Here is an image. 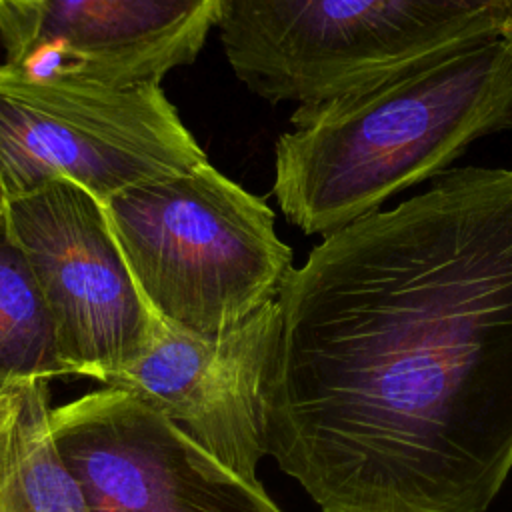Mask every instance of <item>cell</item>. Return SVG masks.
<instances>
[{"label": "cell", "instance_id": "cell-1", "mask_svg": "<svg viewBox=\"0 0 512 512\" xmlns=\"http://www.w3.org/2000/svg\"><path fill=\"white\" fill-rule=\"evenodd\" d=\"M266 448L320 512H486L512 472V168L324 236L278 294Z\"/></svg>", "mask_w": 512, "mask_h": 512}, {"label": "cell", "instance_id": "cell-2", "mask_svg": "<svg viewBox=\"0 0 512 512\" xmlns=\"http://www.w3.org/2000/svg\"><path fill=\"white\" fill-rule=\"evenodd\" d=\"M276 140L272 192L304 234L330 236L512 126V40L490 38L302 104Z\"/></svg>", "mask_w": 512, "mask_h": 512}, {"label": "cell", "instance_id": "cell-3", "mask_svg": "<svg viewBox=\"0 0 512 512\" xmlns=\"http://www.w3.org/2000/svg\"><path fill=\"white\" fill-rule=\"evenodd\" d=\"M236 78L268 102L314 104L490 38L512 0H222Z\"/></svg>", "mask_w": 512, "mask_h": 512}, {"label": "cell", "instance_id": "cell-4", "mask_svg": "<svg viewBox=\"0 0 512 512\" xmlns=\"http://www.w3.org/2000/svg\"><path fill=\"white\" fill-rule=\"evenodd\" d=\"M148 308L164 324L218 336L278 298L292 250L274 212L208 162L104 202Z\"/></svg>", "mask_w": 512, "mask_h": 512}, {"label": "cell", "instance_id": "cell-5", "mask_svg": "<svg viewBox=\"0 0 512 512\" xmlns=\"http://www.w3.org/2000/svg\"><path fill=\"white\" fill-rule=\"evenodd\" d=\"M208 162L160 86L36 78L0 64L4 200L70 180L100 202Z\"/></svg>", "mask_w": 512, "mask_h": 512}, {"label": "cell", "instance_id": "cell-6", "mask_svg": "<svg viewBox=\"0 0 512 512\" xmlns=\"http://www.w3.org/2000/svg\"><path fill=\"white\" fill-rule=\"evenodd\" d=\"M4 214L48 306L68 374L106 384L150 344L142 298L104 202L70 180L6 200Z\"/></svg>", "mask_w": 512, "mask_h": 512}, {"label": "cell", "instance_id": "cell-7", "mask_svg": "<svg viewBox=\"0 0 512 512\" xmlns=\"http://www.w3.org/2000/svg\"><path fill=\"white\" fill-rule=\"evenodd\" d=\"M50 434L90 512H282L262 484L120 388L52 408Z\"/></svg>", "mask_w": 512, "mask_h": 512}, {"label": "cell", "instance_id": "cell-8", "mask_svg": "<svg viewBox=\"0 0 512 512\" xmlns=\"http://www.w3.org/2000/svg\"><path fill=\"white\" fill-rule=\"evenodd\" d=\"M278 298L218 336L158 318L146 350L106 386L120 388L184 430L252 484L266 448V392L278 342Z\"/></svg>", "mask_w": 512, "mask_h": 512}, {"label": "cell", "instance_id": "cell-9", "mask_svg": "<svg viewBox=\"0 0 512 512\" xmlns=\"http://www.w3.org/2000/svg\"><path fill=\"white\" fill-rule=\"evenodd\" d=\"M222 0H8L4 64L36 78L160 86L200 54Z\"/></svg>", "mask_w": 512, "mask_h": 512}, {"label": "cell", "instance_id": "cell-10", "mask_svg": "<svg viewBox=\"0 0 512 512\" xmlns=\"http://www.w3.org/2000/svg\"><path fill=\"white\" fill-rule=\"evenodd\" d=\"M48 384L20 386L0 428V512H90L50 434Z\"/></svg>", "mask_w": 512, "mask_h": 512}, {"label": "cell", "instance_id": "cell-11", "mask_svg": "<svg viewBox=\"0 0 512 512\" xmlns=\"http://www.w3.org/2000/svg\"><path fill=\"white\" fill-rule=\"evenodd\" d=\"M32 268L0 212V392L66 376Z\"/></svg>", "mask_w": 512, "mask_h": 512}, {"label": "cell", "instance_id": "cell-12", "mask_svg": "<svg viewBox=\"0 0 512 512\" xmlns=\"http://www.w3.org/2000/svg\"><path fill=\"white\" fill-rule=\"evenodd\" d=\"M18 392H20V386L18 388H12V390H4L0 392V428L6 424V420L12 416L14 408H16V402H18Z\"/></svg>", "mask_w": 512, "mask_h": 512}, {"label": "cell", "instance_id": "cell-13", "mask_svg": "<svg viewBox=\"0 0 512 512\" xmlns=\"http://www.w3.org/2000/svg\"><path fill=\"white\" fill-rule=\"evenodd\" d=\"M4 204H6V200H4V194H2V188H0V212L4 210Z\"/></svg>", "mask_w": 512, "mask_h": 512}, {"label": "cell", "instance_id": "cell-14", "mask_svg": "<svg viewBox=\"0 0 512 512\" xmlns=\"http://www.w3.org/2000/svg\"><path fill=\"white\" fill-rule=\"evenodd\" d=\"M4 2H8V0H0V4H4Z\"/></svg>", "mask_w": 512, "mask_h": 512}]
</instances>
